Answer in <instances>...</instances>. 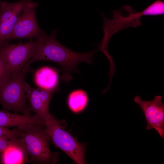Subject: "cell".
Listing matches in <instances>:
<instances>
[{
	"instance_id": "obj_1",
	"label": "cell",
	"mask_w": 164,
	"mask_h": 164,
	"mask_svg": "<svg viewBox=\"0 0 164 164\" xmlns=\"http://www.w3.org/2000/svg\"><path fill=\"white\" fill-rule=\"evenodd\" d=\"M59 28L53 30L44 39L39 51L26 65L40 60L52 61L57 63L61 67L62 75L61 80L68 84L73 79V72H79L78 64L81 62L88 64L93 63V56L97 50L87 53H79L71 50L61 44L56 39Z\"/></svg>"
},
{
	"instance_id": "obj_2",
	"label": "cell",
	"mask_w": 164,
	"mask_h": 164,
	"mask_svg": "<svg viewBox=\"0 0 164 164\" xmlns=\"http://www.w3.org/2000/svg\"><path fill=\"white\" fill-rule=\"evenodd\" d=\"M13 130L16 136L13 142L29 162L47 164L58 162L59 154L50 150V139L45 125L29 124Z\"/></svg>"
},
{
	"instance_id": "obj_3",
	"label": "cell",
	"mask_w": 164,
	"mask_h": 164,
	"mask_svg": "<svg viewBox=\"0 0 164 164\" xmlns=\"http://www.w3.org/2000/svg\"><path fill=\"white\" fill-rule=\"evenodd\" d=\"M33 69L26 65L21 70L11 73L9 78L0 86V103L5 109L15 113L31 115L25 94L26 76Z\"/></svg>"
},
{
	"instance_id": "obj_4",
	"label": "cell",
	"mask_w": 164,
	"mask_h": 164,
	"mask_svg": "<svg viewBox=\"0 0 164 164\" xmlns=\"http://www.w3.org/2000/svg\"><path fill=\"white\" fill-rule=\"evenodd\" d=\"M50 140L57 148L66 153L75 163L84 164L86 146L79 142L63 128L61 122L49 114L44 118Z\"/></svg>"
},
{
	"instance_id": "obj_5",
	"label": "cell",
	"mask_w": 164,
	"mask_h": 164,
	"mask_svg": "<svg viewBox=\"0 0 164 164\" xmlns=\"http://www.w3.org/2000/svg\"><path fill=\"white\" fill-rule=\"evenodd\" d=\"M113 18L110 19L101 13L103 20L102 26L104 32L102 40L98 44L99 50L108 58L111 56L108 51V46L110 38L118 32L129 27L135 28L141 25V12H138L128 5H124L118 10H112Z\"/></svg>"
},
{
	"instance_id": "obj_6",
	"label": "cell",
	"mask_w": 164,
	"mask_h": 164,
	"mask_svg": "<svg viewBox=\"0 0 164 164\" xmlns=\"http://www.w3.org/2000/svg\"><path fill=\"white\" fill-rule=\"evenodd\" d=\"M45 37L29 40L24 43H6L0 46V54L11 73L19 71L25 67L40 50Z\"/></svg>"
},
{
	"instance_id": "obj_7",
	"label": "cell",
	"mask_w": 164,
	"mask_h": 164,
	"mask_svg": "<svg viewBox=\"0 0 164 164\" xmlns=\"http://www.w3.org/2000/svg\"><path fill=\"white\" fill-rule=\"evenodd\" d=\"M38 6V3L32 1L27 3L5 43L17 39L31 40L44 38L47 36L37 20L36 10Z\"/></svg>"
},
{
	"instance_id": "obj_8",
	"label": "cell",
	"mask_w": 164,
	"mask_h": 164,
	"mask_svg": "<svg viewBox=\"0 0 164 164\" xmlns=\"http://www.w3.org/2000/svg\"><path fill=\"white\" fill-rule=\"evenodd\" d=\"M162 97L156 95L153 100L145 101L139 96L135 97L134 102L141 108L145 115L147 124V130H155L160 137L164 138V104Z\"/></svg>"
},
{
	"instance_id": "obj_9",
	"label": "cell",
	"mask_w": 164,
	"mask_h": 164,
	"mask_svg": "<svg viewBox=\"0 0 164 164\" xmlns=\"http://www.w3.org/2000/svg\"><path fill=\"white\" fill-rule=\"evenodd\" d=\"M32 0H19L14 2H2L0 5V46L11 32L24 8Z\"/></svg>"
},
{
	"instance_id": "obj_10",
	"label": "cell",
	"mask_w": 164,
	"mask_h": 164,
	"mask_svg": "<svg viewBox=\"0 0 164 164\" xmlns=\"http://www.w3.org/2000/svg\"><path fill=\"white\" fill-rule=\"evenodd\" d=\"M35 81L39 88L57 92L59 90V77L57 70L44 67L38 70L35 74Z\"/></svg>"
},
{
	"instance_id": "obj_11",
	"label": "cell",
	"mask_w": 164,
	"mask_h": 164,
	"mask_svg": "<svg viewBox=\"0 0 164 164\" xmlns=\"http://www.w3.org/2000/svg\"><path fill=\"white\" fill-rule=\"evenodd\" d=\"M42 118L36 114L20 115L0 111V126L5 127L21 126L29 124H42Z\"/></svg>"
},
{
	"instance_id": "obj_12",
	"label": "cell",
	"mask_w": 164,
	"mask_h": 164,
	"mask_svg": "<svg viewBox=\"0 0 164 164\" xmlns=\"http://www.w3.org/2000/svg\"><path fill=\"white\" fill-rule=\"evenodd\" d=\"M25 90L27 100L28 101L31 111H33L36 115L44 120L45 117L50 113L49 110L45 108L41 101L39 88L32 87L26 82Z\"/></svg>"
},
{
	"instance_id": "obj_13",
	"label": "cell",
	"mask_w": 164,
	"mask_h": 164,
	"mask_svg": "<svg viewBox=\"0 0 164 164\" xmlns=\"http://www.w3.org/2000/svg\"><path fill=\"white\" fill-rule=\"evenodd\" d=\"M88 101L86 92L82 89H77L70 92L69 94L67 104L70 109L73 112L77 113L86 108Z\"/></svg>"
},
{
	"instance_id": "obj_14",
	"label": "cell",
	"mask_w": 164,
	"mask_h": 164,
	"mask_svg": "<svg viewBox=\"0 0 164 164\" xmlns=\"http://www.w3.org/2000/svg\"><path fill=\"white\" fill-rule=\"evenodd\" d=\"M23 154L15 147H10L2 153V161L4 164H13L20 162Z\"/></svg>"
},
{
	"instance_id": "obj_15",
	"label": "cell",
	"mask_w": 164,
	"mask_h": 164,
	"mask_svg": "<svg viewBox=\"0 0 164 164\" xmlns=\"http://www.w3.org/2000/svg\"><path fill=\"white\" fill-rule=\"evenodd\" d=\"M143 16L158 15L164 14V2L160 0H156L141 12Z\"/></svg>"
},
{
	"instance_id": "obj_16",
	"label": "cell",
	"mask_w": 164,
	"mask_h": 164,
	"mask_svg": "<svg viewBox=\"0 0 164 164\" xmlns=\"http://www.w3.org/2000/svg\"><path fill=\"white\" fill-rule=\"evenodd\" d=\"M11 73L6 62L0 54V86L9 78Z\"/></svg>"
},
{
	"instance_id": "obj_17",
	"label": "cell",
	"mask_w": 164,
	"mask_h": 164,
	"mask_svg": "<svg viewBox=\"0 0 164 164\" xmlns=\"http://www.w3.org/2000/svg\"><path fill=\"white\" fill-rule=\"evenodd\" d=\"M40 97L45 108L49 110V105L53 94L57 92L42 88H39Z\"/></svg>"
},
{
	"instance_id": "obj_18",
	"label": "cell",
	"mask_w": 164,
	"mask_h": 164,
	"mask_svg": "<svg viewBox=\"0 0 164 164\" xmlns=\"http://www.w3.org/2000/svg\"><path fill=\"white\" fill-rule=\"evenodd\" d=\"M0 137L5 138L13 141L16 139V136L13 129L0 126Z\"/></svg>"
},
{
	"instance_id": "obj_19",
	"label": "cell",
	"mask_w": 164,
	"mask_h": 164,
	"mask_svg": "<svg viewBox=\"0 0 164 164\" xmlns=\"http://www.w3.org/2000/svg\"><path fill=\"white\" fill-rule=\"evenodd\" d=\"M11 147H15L18 148L12 141L5 138L0 137V153H3Z\"/></svg>"
},
{
	"instance_id": "obj_20",
	"label": "cell",
	"mask_w": 164,
	"mask_h": 164,
	"mask_svg": "<svg viewBox=\"0 0 164 164\" xmlns=\"http://www.w3.org/2000/svg\"><path fill=\"white\" fill-rule=\"evenodd\" d=\"M2 1H1V0H0V5L2 2Z\"/></svg>"
}]
</instances>
